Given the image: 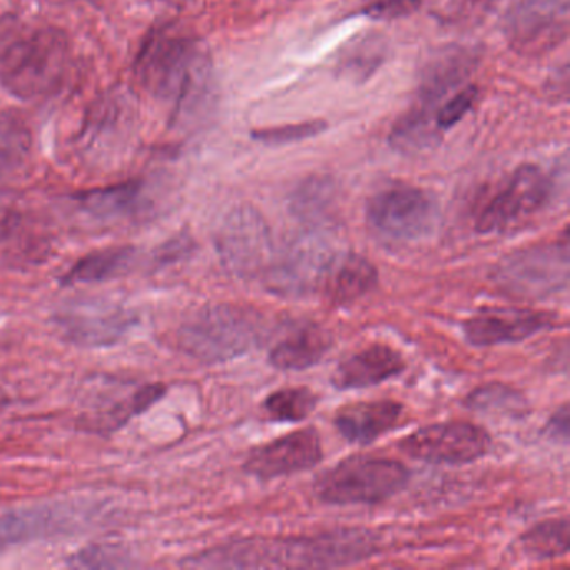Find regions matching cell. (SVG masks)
I'll list each match as a JSON object with an SVG mask.
<instances>
[{
	"label": "cell",
	"instance_id": "74e56055",
	"mask_svg": "<svg viewBox=\"0 0 570 570\" xmlns=\"http://www.w3.org/2000/svg\"><path fill=\"white\" fill-rule=\"evenodd\" d=\"M8 403V397H6V393L0 390V409Z\"/></svg>",
	"mask_w": 570,
	"mask_h": 570
},
{
	"label": "cell",
	"instance_id": "9c48e42d",
	"mask_svg": "<svg viewBox=\"0 0 570 570\" xmlns=\"http://www.w3.org/2000/svg\"><path fill=\"white\" fill-rule=\"evenodd\" d=\"M552 181L542 168L520 166L482 208L475 220V230L481 234L516 230L546 208L552 197Z\"/></svg>",
	"mask_w": 570,
	"mask_h": 570
},
{
	"label": "cell",
	"instance_id": "83f0119b",
	"mask_svg": "<svg viewBox=\"0 0 570 570\" xmlns=\"http://www.w3.org/2000/svg\"><path fill=\"white\" fill-rule=\"evenodd\" d=\"M316 403L318 397L306 387H286L270 393L263 409L273 422L296 423L308 419Z\"/></svg>",
	"mask_w": 570,
	"mask_h": 570
},
{
	"label": "cell",
	"instance_id": "484cf974",
	"mask_svg": "<svg viewBox=\"0 0 570 570\" xmlns=\"http://www.w3.org/2000/svg\"><path fill=\"white\" fill-rule=\"evenodd\" d=\"M524 552L532 559H557L569 552L570 522L567 517L549 519L537 524L524 534Z\"/></svg>",
	"mask_w": 570,
	"mask_h": 570
},
{
	"label": "cell",
	"instance_id": "8992f818",
	"mask_svg": "<svg viewBox=\"0 0 570 570\" xmlns=\"http://www.w3.org/2000/svg\"><path fill=\"white\" fill-rule=\"evenodd\" d=\"M410 472L392 458L350 457L316 478V497L330 505H374L409 484Z\"/></svg>",
	"mask_w": 570,
	"mask_h": 570
},
{
	"label": "cell",
	"instance_id": "44dd1931",
	"mask_svg": "<svg viewBox=\"0 0 570 570\" xmlns=\"http://www.w3.org/2000/svg\"><path fill=\"white\" fill-rule=\"evenodd\" d=\"M334 347V338L320 325L303 324L289 330L270 351L273 368L283 371H302L324 360Z\"/></svg>",
	"mask_w": 570,
	"mask_h": 570
},
{
	"label": "cell",
	"instance_id": "8fae6325",
	"mask_svg": "<svg viewBox=\"0 0 570 570\" xmlns=\"http://www.w3.org/2000/svg\"><path fill=\"white\" fill-rule=\"evenodd\" d=\"M492 439L487 430L468 422L433 423L400 440L403 454L426 464L462 465L485 457Z\"/></svg>",
	"mask_w": 570,
	"mask_h": 570
},
{
	"label": "cell",
	"instance_id": "7a4b0ae2",
	"mask_svg": "<svg viewBox=\"0 0 570 570\" xmlns=\"http://www.w3.org/2000/svg\"><path fill=\"white\" fill-rule=\"evenodd\" d=\"M135 76L142 89L171 104L176 117L200 113L211 97L210 55L171 25L149 32L136 55Z\"/></svg>",
	"mask_w": 570,
	"mask_h": 570
},
{
	"label": "cell",
	"instance_id": "603a6c76",
	"mask_svg": "<svg viewBox=\"0 0 570 570\" xmlns=\"http://www.w3.org/2000/svg\"><path fill=\"white\" fill-rule=\"evenodd\" d=\"M83 213L96 220H116L138 211L142 201V184L139 181L123 182L109 188L93 189L74 197Z\"/></svg>",
	"mask_w": 570,
	"mask_h": 570
},
{
	"label": "cell",
	"instance_id": "ffe728a7",
	"mask_svg": "<svg viewBox=\"0 0 570 570\" xmlns=\"http://www.w3.org/2000/svg\"><path fill=\"white\" fill-rule=\"evenodd\" d=\"M166 387L161 383L151 386L131 387L124 393H114L116 399L103 400L99 405L87 410L86 415L81 419V426L87 432L110 435V433L126 425L129 420L141 415L146 410L151 409L156 402L162 399Z\"/></svg>",
	"mask_w": 570,
	"mask_h": 570
},
{
	"label": "cell",
	"instance_id": "e575fe53",
	"mask_svg": "<svg viewBox=\"0 0 570 570\" xmlns=\"http://www.w3.org/2000/svg\"><path fill=\"white\" fill-rule=\"evenodd\" d=\"M193 250V241L189 236H176L166 241L161 247L155 253V262L159 266L171 265L189 255V251Z\"/></svg>",
	"mask_w": 570,
	"mask_h": 570
},
{
	"label": "cell",
	"instance_id": "277c9868",
	"mask_svg": "<svg viewBox=\"0 0 570 570\" xmlns=\"http://www.w3.org/2000/svg\"><path fill=\"white\" fill-rule=\"evenodd\" d=\"M265 335V320L255 309L217 303L189 316L179 328L178 347L201 363L217 365L258 347Z\"/></svg>",
	"mask_w": 570,
	"mask_h": 570
},
{
	"label": "cell",
	"instance_id": "cb8c5ba5",
	"mask_svg": "<svg viewBox=\"0 0 570 570\" xmlns=\"http://www.w3.org/2000/svg\"><path fill=\"white\" fill-rule=\"evenodd\" d=\"M136 258V250L131 246L104 247L93 251L81 258L66 275L62 276V285H89L116 278L131 268Z\"/></svg>",
	"mask_w": 570,
	"mask_h": 570
},
{
	"label": "cell",
	"instance_id": "7c38bea8",
	"mask_svg": "<svg viewBox=\"0 0 570 570\" xmlns=\"http://www.w3.org/2000/svg\"><path fill=\"white\" fill-rule=\"evenodd\" d=\"M505 34L520 54L552 51L569 34V0H510Z\"/></svg>",
	"mask_w": 570,
	"mask_h": 570
},
{
	"label": "cell",
	"instance_id": "30bf717a",
	"mask_svg": "<svg viewBox=\"0 0 570 570\" xmlns=\"http://www.w3.org/2000/svg\"><path fill=\"white\" fill-rule=\"evenodd\" d=\"M55 331L62 340L83 348H106L123 340L135 327V313L106 299H77L55 312Z\"/></svg>",
	"mask_w": 570,
	"mask_h": 570
},
{
	"label": "cell",
	"instance_id": "f546056e",
	"mask_svg": "<svg viewBox=\"0 0 570 570\" xmlns=\"http://www.w3.org/2000/svg\"><path fill=\"white\" fill-rule=\"evenodd\" d=\"M328 124L321 119L303 120V123L285 124V126H273V128L256 129L251 133V138L260 145L286 146L305 139L316 138L327 131Z\"/></svg>",
	"mask_w": 570,
	"mask_h": 570
},
{
	"label": "cell",
	"instance_id": "d590c367",
	"mask_svg": "<svg viewBox=\"0 0 570 570\" xmlns=\"http://www.w3.org/2000/svg\"><path fill=\"white\" fill-rule=\"evenodd\" d=\"M569 407L562 405L552 416H550L549 422H547L546 433L547 439H552L553 442L563 443L567 445L569 443L570 436V419H569Z\"/></svg>",
	"mask_w": 570,
	"mask_h": 570
},
{
	"label": "cell",
	"instance_id": "9a60e30c",
	"mask_svg": "<svg viewBox=\"0 0 570 570\" xmlns=\"http://www.w3.org/2000/svg\"><path fill=\"white\" fill-rule=\"evenodd\" d=\"M91 517L94 513L86 505L74 504L0 510V550L81 530Z\"/></svg>",
	"mask_w": 570,
	"mask_h": 570
},
{
	"label": "cell",
	"instance_id": "3957f363",
	"mask_svg": "<svg viewBox=\"0 0 570 570\" xmlns=\"http://www.w3.org/2000/svg\"><path fill=\"white\" fill-rule=\"evenodd\" d=\"M70 42L51 25L21 15L0 18V84L21 99L55 93L66 80Z\"/></svg>",
	"mask_w": 570,
	"mask_h": 570
},
{
	"label": "cell",
	"instance_id": "8d00e7d4",
	"mask_svg": "<svg viewBox=\"0 0 570 570\" xmlns=\"http://www.w3.org/2000/svg\"><path fill=\"white\" fill-rule=\"evenodd\" d=\"M166 4L176 6V8H181V6L189 4V2H194V0H162Z\"/></svg>",
	"mask_w": 570,
	"mask_h": 570
},
{
	"label": "cell",
	"instance_id": "4dcf8cb0",
	"mask_svg": "<svg viewBox=\"0 0 570 570\" xmlns=\"http://www.w3.org/2000/svg\"><path fill=\"white\" fill-rule=\"evenodd\" d=\"M67 566L73 569H123L135 566V560L126 547L106 543L80 550L67 560Z\"/></svg>",
	"mask_w": 570,
	"mask_h": 570
},
{
	"label": "cell",
	"instance_id": "7402d4cb",
	"mask_svg": "<svg viewBox=\"0 0 570 570\" xmlns=\"http://www.w3.org/2000/svg\"><path fill=\"white\" fill-rule=\"evenodd\" d=\"M378 285V272L373 263L363 256L345 255L340 263H334L325 276V298L331 306L353 305Z\"/></svg>",
	"mask_w": 570,
	"mask_h": 570
},
{
	"label": "cell",
	"instance_id": "836d02e7",
	"mask_svg": "<svg viewBox=\"0 0 570 570\" xmlns=\"http://www.w3.org/2000/svg\"><path fill=\"white\" fill-rule=\"evenodd\" d=\"M422 0H368L361 14L373 21H395L419 11Z\"/></svg>",
	"mask_w": 570,
	"mask_h": 570
},
{
	"label": "cell",
	"instance_id": "52a82bcc",
	"mask_svg": "<svg viewBox=\"0 0 570 570\" xmlns=\"http://www.w3.org/2000/svg\"><path fill=\"white\" fill-rule=\"evenodd\" d=\"M502 292L517 298L539 299L562 292L569 283V238L524 247L505 256L494 272Z\"/></svg>",
	"mask_w": 570,
	"mask_h": 570
},
{
	"label": "cell",
	"instance_id": "d6a6232c",
	"mask_svg": "<svg viewBox=\"0 0 570 570\" xmlns=\"http://www.w3.org/2000/svg\"><path fill=\"white\" fill-rule=\"evenodd\" d=\"M478 89L475 86H465L464 89L455 93L451 99L442 103L435 114V126L440 133L454 128L471 113L474 104L477 103Z\"/></svg>",
	"mask_w": 570,
	"mask_h": 570
},
{
	"label": "cell",
	"instance_id": "ba28073f",
	"mask_svg": "<svg viewBox=\"0 0 570 570\" xmlns=\"http://www.w3.org/2000/svg\"><path fill=\"white\" fill-rule=\"evenodd\" d=\"M436 214L432 194L409 184L383 188L367 203L368 228L387 243L422 240L435 226Z\"/></svg>",
	"mask_w": 570,
	"mask_h": 570
},
{
	"label": "cell",
	"instance_id": "ac0fdd59",
	"mask_svg": "<svg viewBox=\"0 0 570 570\" xmlns=\"http://www.w3.org/2000/svg\"><path fill=\"white\" fill-rule=\"evenodd\" d=\"M405 370V360L389 345L374 344L341 361L331 382L338 390H360L380 386Z\"/></svg>",
	"mask_w": 570,
	"mask_h": 570
},
{
	"label": "cell",
	"instance_id": "1f68e13d",
	"mask_svg": "<svg viewBox=\"0 0 570 570\" xmlns=\"http://www.w3.org/2000/svg\"><path fill=\"white\" fill-rule=\"evenodd\" d=\"M331 194H334V189H331L330 181L313 179L296 191L295 198H293V211L302 220H320L330 208Z\"/></svg>",
	"mask_w": 570,
	"mask_h": 570
},
{
	"label": "cell",
	"instance_id": "f1b7e54d",
	"mask_svg": "<svg viewBox=\"0 0 570 570\" xmlns=\"http://www.w3.org/2000/svg\"><path fill=\"white\" fill-rule=\"evenodd\" d=\"M465 403L475 412L497 413L514 419L529 412L527 400L516 389L497 382L474 390Z\"/></svg>",
	"mask_w": 570,
	"mask_h": 570
},
{
	"label": "cell",
	"instance_id": "d6986e66",
	"mask_svg": "<svg viewBox=\"0 0 570 570\" xmlns=\"http://www.w3.org/2000/svg\"><path fill=\"white\" fill-rule=\"evenodd\" d=\"M403 407L395 400L351 403L338 410L335 426L347 442L368 445L399 426Z\"/></svg>",
	"mask_w": 570,
	"mask_h": 570
},
{
	"label": "cell",
	"instance_id": "5b68a950",
	"mask_svg": "<svg viewBox=\"0 0 570 570\" xmlns=\"http://www.w3.org/2000/svg\"><path fill=\"white\" fill-rule=\"evenodd\" d=\"M474 67L475 55L467 49L451 48L433 57L423 71L415 104L390 133V145L403 152L435 148L442 139L435 126V110L442 106L443 97L468 80Z\"/></svg>",
	"mask_w": 570,
	"mask_h": 570
},
{
	"label": "cell",
	"instance_id": "4316f807",
	"mask_svg": "<svg viewBox=\"0 0 570 570\" xmlns=\"http://www.w3.org/2000/svg\"><path fill=\"white\" fill-rule=\"evenodd\" d=\"M31 151V133L14 114H0V181L11 176Z\"/></svg>",
	"mask_w": 570,
	"mask_h": 570
},
{
	"label": "cell",
	"instance_id": "6da1fadb",
	"mask_svg": "<svg viewBox=\"0 0 570 570\" xmlns=\"http://www.w3.org/2000/svg\"><path fill=\"white\" fill-rule=\"evenodd\" d=\"M377 550L378 539L370 530L344 529L289 539L238 540L204 550L182 563L198 569H330L360 562Z\"/></svg>",
	"mask_w": 570,
	"mask_h": 570
},
{
	"label": "cell",
	"instance_id": "5bb4252c",
	"mask_svg": "<svg viewBox=\"0 0 570 570\" xmlns=\"http://www.w3.org/2000/svg\"><path fill=\"white\" fill-rule=\"evenodd\" d=\"M335 260L337 255L325 236L306 234L293 241L279 260L268 266V286L282 295H305L325 282Z\"/></svg>",
	"mask_w": 570,
	"mask_h": 570
},
{
	"label": "cell",
	"instance_id": "4fadbf2b",
	"mask_svg": "<svg viewBox=\"0 0 570 570\" xmlns=\"http://www.w3.org/2000/svg\"><path fill=\"white\" fill-rule=\"evenodd\" d=\"M218 253L231 273L253 278L272 262V236L258 211L238 208L224 221L217 238Z\"/></svg>",
	"mask_w": 570,
	"mask_h": 570
},
{
	"label": "cell",
	"instance_id": "2e32d148",
	"mask_svg": "<svg viewBox=\"0 0 570 570\" xmlns=\"http://www.w3.org/2000/svg\"><path fill=\"white\" fill-rule=\"evenodd\" d=\"M321 461L320 433L315 429H303L255 448L244 462V472L262 481H273L309 471Z\"/></svg>",
	"mask_w": 570,
	"mask_h": 570
},
{
	"label": "cell",
	"instance_id": "d4e9b609",
	"mask_svg": "<svg viewBox=\"0 0 570 570\" xmlns=\"http://www.w3.org/2000/svg\"><path fill=\"white\" fill-rule=\"evenodd\" d=\"M387 55V42L380 35L367 34L350 42L338 57L337 70L348 80L363 83L373 76Z\"/></svg>",
	"mask_w": 570,
	"mask_h": 570
},
{
	"label": "cell",
	"instance_id": "e0dca14e",
	"mask_svg": "<svg viewBox=\"0 0 570 570\" xmlns=\"http://www.w3.org/2000/svg\"><path fill=\"white\" fill-rule=\"evenodd\" d=\"M552 325L549 313L529 308H485L464 321L465 340L474 347L519 344Z\"/></svg>",
	"mask_w": 570,
	"mask_h": 570
}]
</instances>
